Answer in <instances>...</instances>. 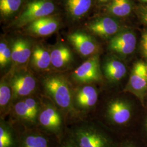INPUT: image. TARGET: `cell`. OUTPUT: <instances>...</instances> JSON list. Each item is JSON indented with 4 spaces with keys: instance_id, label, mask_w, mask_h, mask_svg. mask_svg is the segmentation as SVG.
Here are the masks:
<instances>
[{
    "instance_id": "cell-1",
    "label": "cell",
    "mask_w": 147,
    "mask_h": 147,
    "mask_svg": "<svg viewBox=\"0 0 147 147\" xmlns=\"http://www.w3.org/2000/svg\"><path fill=\"white\" fill-rule=\"evenodd\" d=\"M93 117L77 118L68 123L67 131L78 147H117L113 137Z\"/></svg>"
},
{
    "instance_id": "cell-2",
    "label": "cell",
    "mask_w": 147,
    "mask_h": 147,
    "mask_svg": "<svg viewBox=\"0 0 147 147\" xmlns=\"http://www.w3.org/2000/svg\"><path fill=\"white\" fill-rule=\"evenodd\" d=\"M40 84L42 95L63 112L68 123L76 119L74 108L73 87L69 80L62 75L49 74L42 77Z\"/></svg>"
},
{
    "instance_id": "cell-3",
    "label": "cell",
    "mask_w": 147,
    "mask_h": 147,
    "mask_svg": "<svg viewBox=\"0 0 147 147\" xmlns=\"http://www.w3.org/2000/svg\"><path fill=\"white\" fill-rule=\"evenodd\" d=\"M41 109L37 119V127L56 137L60 141L67 132L68 122L63 112L45 96L40 94Z\"/></svg>"
},
{
    "instance_id": "cell-4",
    "label": "cell",
    "mask_w": 147,
    "mask_h": 147,
    "mask_svg": "<svg viewBox=\"0 0 147 147\" xmlns=\"http://www.w3.org/2000/svg\"><path fill=\"white\" fill-rule=\"evenodd\" d=\"M57 8V0H27L12 25L16 27L26 26L32 21L55 15Z\"/></svg>"
},
{
    "instance_id": "cell-5",
    "label": "cell",
    "mask_w": 147,
    "mask_h": 147,
    "mask_svg": "<svg viewBox=\"0 0 147 147\" xmlns=\"http://www.w3.org/2000/svg\"><path fill=\"white\" fill-rule=\"evenodd\" d=\"M98 100V91L92 84L73 87L74 108L76 119L93 117Z\"/></svg>"
},
{
    "instance_id": "cell-6",
    "label": "cell",
    "mask_w": 147,
    "mask_h": 147,
    "mask_svg": "<svg viewBox=\"0 0 147 147\" xmlns=\"http://www.w3.org/2000/svg\"><path fill=\"white\" fill-rule=\"evenodd\" d=\"M9 79L13 90V102L27 96L37 94L39 88L38 81L29 71L24 70L16 71L9 77Z\"/></svg>"
},
{
    "instance_id": "cell-7",
    "label": "cell",
    "mask_w": 147,
    "mask_h": 147,
    "mask_svg": "<svg viewBox=\"0 0 147 147\" xmlns=\"http://www.w3.org/2000/svg\"><path fill=\"white\" fill-rule=\"evenodd\" d=\"M131 117V107L126 100L115 98L105 105L101 117L111 126H122L128 123Z\"/></svg>"
},
{
    "instance_id": "cell-8",
    "label": "cell",
    "mask_w": 147,
    "mask_h": 147,
    "mask_svg": "<svg viewBox=\"0 0 147 147\" xmlns=\"http://www.w3.org/2000/svg\"><path fill=\"white\" fill-rule=\"evenodd\" d=\"M99 57L95 54L90 57L76 69L70 76V80L76 85L93 84L101 80Z\"/></svg>"
},
{
    "instance_id": "cell-9",
    "label": "cell",
    "mask_w": 147,
    "mask_h": 147,
    "mask_svg": "<svg viewBox=\"0 0 147 147\" xmlns=\"http://www.w3.org/2000/svg\"><path fill=\"white\" fill-rule=\"evenodd\" d=\"M18 127L20 132L19 147H57L59 142L56 137L37 127L30 129Z\"/></svg>"
},
{
    "instance_id": "cell-10",
    "label": "cell",
    "mask_w": 147,
    "mask_h": 147,
    "mask_svg": "<svg viewBox=\"0 0 147 147\" xmlns=\"http://www.w3.org/2000/svg\"><path fill=\"white\" fill-rule=\"evenodd\" d=\"M87 29L95 36L111 38L121 31V27L116 17L109 15L98 17L90 21L87 25Z\"/></svg>"
},
{
    "instance_id": "cell-11",
    "label": "cell",
    "mask_w": 147,
    "mask_h": 147,
    "mask_svg": "<svg viewBox=\"0 0 147 147\" xmlns=\"http://www.w3.org/2000/svg\"><path fill=\"white\" fill-rule=\"evenodd\" d=\"M125 90L143 98L147 90V63L139 61L132 69Z\"/></svg>"
},
{
    "instance_id": "cell-12",
    "label": "cell",
    "mask_w": 147,
    "mask_h": 147,
    "mask_svg": "<svg viewBox=\"0 0 147 147\" xmlns=\"http://www.w3.org/2000/svg\"><path fill=\"white\" fill-rule=\"evenodd\" d=\"M136 42V37L133 32L121 30L111 38L108 46L111 51L125 56L135 51Z\"/></svg>"
},
{
    "instance_id": "cell-13",
    "label": "cell",
    "mask_w": 147,
    "mask_h": 147,
    "mask_svg": "<svg viewBox=\"0 0 147 147\" xmlns=\"http://www.w3.org/2000/svg\"><path fill=\"white\" fill-rule=\"evenodd\" d=\"M67 38L75 50L82 56H91L98 51V45L96 40L86 33L79 31L73 32Z\"/></svg>"
},
{
    "instance_id": "cell-14",
    "label": "cell",
    "mask_w": 147,
    "mask_h": 147,
    "mask_svg": "<svg viewBox=\"0 0 147 147\" xmlns=\"http://www.w3.org/2000/svg\"><path fill=\"white\" fill-rule=\"evenodd\" d=\"M59 25V18L53 15L32 21L25 26V30L28 34L38 37H45L57 31Z\"/></svg>"
},
{
    "instance_id": "cell-15",
    "label": "cell",
    "mask_w": 147,
    "mask_h": 147,
    "mask_svg": "<svg viewBox=\"0 0 147 147\" xmlns=\"http://www.w3.org/2000/svg\"><path fill=\"white\" fill-rule=\"evenodd\" d=\"M63 11L72 21L84 18L95 5V0H61Z\"/></svg>"
},
{
    "instance_id": "cell-16",
    "label": "cell",
    "mask_w": 147,
    "mask_h": 147,
    "mask_svg": "<svg viewBox=\"0 0 147 147\" xmlns=\"http://www.w3.org/2000/svg\"><path fill=\"white\" fill-rule=\"evenodd\" d=\"M18 126L8 119L0 118V147H19Z\"/></svg>"
},
{
    "instance_id": "cell-17",
    "label": "cell",
    "mask_w": 147,
    "mask_h": 147,
    "mask_svg": "<svg viewBox=\"0 0 147 147\" xmlns=\"http://www.w3.org/2000/svg\"><path fill=\"white\" fill-rule=\"evenodd\" d=\"M12 62L16 65H24L31 58L32 45L27 39L18 38L11 44Z\"/></svg>"
},
{
    "instance_id": "cell-18",
    "label": "cell",
    "mask_w": 147,
    "mask_h": 147,
    "mask_svg": "<svg viewBox=\"0 0 147 147\" xmlns=\"http://www.w3.org/2000/svg\"><path fill=\"white\" fill-rule=\"evenodd\" d=\"M13 102V90L9 77H3L0 82V118L8 117Z\"/></svg>"
},
{
    "instance_id": "cell-19",
    "label": "cell",
    "mask_w": 147,
    "mask_h": 147,
    "mask_svg": "<svg viewBox=\"0 0 147 147\" xmlns=\"http://www.w3.org/2000/svg\"><path fill=\"white\" fill-rule=\"evenodd\" d=\"M103 71L106 79L110 83L116 84L123 79L126 75L125 64L116 58H110L105 62Z\"/></svg>"
},
{
    "instance_id": "cell-20",
    "label": "cell",
    "mask_w": 147,
    "mask_h": 147,
    "mask_svg": "<svg viewBox=\"0 0 147 147\" xmlns=\"http://www.w3.org/2000/svg\"><path fill=\"white\" fill-rule=\"evenodd\" d=\"M51 65L55 68L66 67L72 61L73 53L70 49L64 44H59L50 53Z\"/></svg>"
},
{
    "instance_id": "cell-21",
    "label": "cell",
    "mask_w": 147,
    "mask_h": 147,
    "mask_svg": "<svg viewBox=\"0 0 147 147\" xmlns=\"http://www.w3.org/2000/svg\"><path fill=\"white\" fill-rule=\"evenodd\" d=\"M106 13L116 18H123L129 16L133 11V0H113L104 6Z\"/></svg>"
},
{
    "instance_id": "cell-22",
    "label": "cell",
    "mask_w": 147,
    "mask_h": 147,
    "mask_svg": "<svg viewBox=\"0 0 147 147\" xmlns=\"http://www.w3.org/2000/svg\"><path fill=\"white\" fill-rule=\"evenodd\" d=\"M32 65L38 70H46L51 65L50 53L42 45H37L32 49Z\"/></svg>"
},
{
    "instance_id": "cell-23",
    "label": "cell",
    "mask_w": 147,
    "mask_h": 147,
    "mask_svg": "<svg viewBox=\"0 0 147 147\" xmlns=\"http://www.w3.org/2000/svg\"><path fill=\"white\" fill-rule=\"evenodd\" d=\"M27 0H0V14L3 19L16 18L19 14Z\"/></svg>"
},
{
    "instance_id": "cell-24",
    "label": "cell",
    "mask_w": 147,
    "mask_h": 147,
    "mask_svg": "<svg viewBox=\"0 0 147 147\" xmlns=\"http://www.w3.org/2000/svg\"><path fill=\"white\" fill-rule=\"evenodd\" d=\"M11 62V50L9 45L4 40H1L0 43V67L1 69L8 67Z\"/></svg>"
},
{
    "instance_id": "cell-25",
    "label": "cell",
    "mask_w": 147,
    "mask_h": 147,
    "mask_svg": "<svg viewBox=\"0 0 147 147\" xmlns=\"http://www.w3.org/2000/svg\"><path fill=\"white\" fill-rule=\"evenodd\" d=\"M57 147H78V146L67 131L65 135L59 141Z\"/></svg>"
},
{
    "instance_id": "cell-26",
    "label": "cell",
    "mask_w": 147,
    "mask_h": 147,
    "mask_svg": "<svg viewBox=\"0 0 147 147\" xmlns=\"http://www.w3.org/2000/svg\"><path fill=\"white\" fill-rule=\"evenodd\" d=\"M136 11L142 22L147 25V4L139 5Z\"/></svg>"
},
{
    "instance_id": "cell-27",
    "label": "cell",
    "mask_w": 147,
    "mask_h": 147,
    "mask_svg": "<svg viewBox=\"0 0 147 147\" xmlns=\"http://www.w3.org/2000/svg\"><path fill=\"white\" fill-rule=\"evenodd\" d=\"M141 47L144 55L147 58V31L144 32L142 34Z\"/></svg>"
},
{
    "instance_id": "cell-28",
    "label": "cell",
    "mask_w": 147,
    "mask_h": 147,
    "mask_svg": "<svg viewBox=\"0 0 147 147\" xmlns=\"http://www.w3.org/2000/svg\"><path fill=\"white\" fill-rule=\"evenodd\" d=\"M113 0H95V5L99 6H105L112 2Z\"/></svg>"
},
{
    "instance_id": "cell-29",
    "label": "cell",
    "mask_w": 147,
    "mask_h": 147,
    "mask_svg": "<svg viewBox=\"0 0 147 147\" xmlns=\"http://www.w3.org/2000/svg\"><path fill=\"white\" fill-rule=\"evenodd\" d=\"M138 1L142 4H147V0H138Z\"/></svg>"
},
{
    "instance_id": "cell-30",
    "label": "cell",
    "mask_w": 147,
    "mask_h": 147,
    "mask_svg": "<svg viewBox=\"0 0 147 147\" xmlns=\"http://www.w3.org/2000/svg\"><path fill=\"white\" fill-rule=\"evenodd\" d=\"M127 147V146H126V147H125H125H124V146H123V147Z\"/></svg>"
},
{
    "instance_id": "cell-31",
    "label": "cell",
    "mask_w": 147,
    "mask_h": 147,
    "mask_svg": "<svg viewBox=\"0 0 147 147\" xmlns=\"http://www.w3.org/2000/svg\"><path fill=\"white\" fill-rule=\"evenodd\" d=\"M146 122H147V121H146Z\"/></svg>"
}]
</instances>
